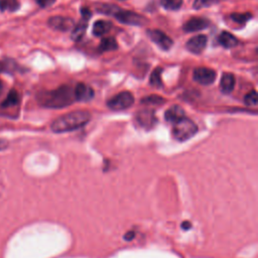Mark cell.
<instances>
[{
    "mask_svg": "<svg viewBox=\"0 0 258 258\" xmlns=\"http://www.w3.org/2000/svg\"><path fill=\"white\" fill-rule=\"evenodd\" d=\"M39 104L46 108L59 109L68 107L75 101L74 89L69 86H60L52 91H44L38 94Z\"/></svg>",
    "mask_w": 258,
    "mask_h": 258,
    "instance_id": "6da1fadb",
    "label": "cell"
},
{
    "mask_svg": "<svg viewBox=\"0 0 258 258\" xmlns=\"http://www.w3.org/2000/svg\"><path fill=\"white\" fill-rule=\"evenodd\" d=\"M91 120V113L86 110H78L67 113L56 118L50 125L54 133L75 131L84 127Z\"/></svg>",
    "mask_w": 258,
    "mask_h": 258,
    "instance_id": "7a4b0ae2",
    "label": "cell"
},
{
    "mask_svg": "<svg viewBox=\"0 0 258 258\" xmlns=\"http://www.w3.org/2000/svg\"><path fill=\"white\" fill-rule=\"evenodd\" d=\"M198 132L197 124L185 116L173 123L172 136L177 141H186Z\"/></svg>",
    "mask_w": 258,
    "mask_h": 258,
    "instance_id": "3957f363",
    "label": "cell"
},
{
    "mask_svg": "<svg viewBox=\"0 0 258 258\" xmlns=\"http://www.w3.org/2000/svg\"><path fill=\"white\" fill-rule=\"evenodd\" d=\"M134 103V96L132 93L128 91L121 92L114 97H112L108 102L107 106L114 111H120V110H125L129 107H131Z\"/></svg>",
    "mask_w": 258,
    "mask_h": 258,
    "instance_id": "277c9868",
    "label": "cell"
},
{
    "mask_svg": "<svg viewBox=\"0 0 258 258\" xmlns=\"http://www.w3.org/2000/svg\"><path fill=\"white\" fill-rule=\"evenodd\" d=\"M115 18L125 24H130V25H143L144 23L147 22V19L138 13H135L133 11H128V10H123L117 7L115 12L113 13Z\"/></svg>",
    "mask_w": 258,
    "mask_h": 258,
    "instance_id": "5b68a950",
    "label": "cell"
},
{
    "mask_svg": "<svg viewBox=\"0 0 258 258\" xmlns=\"http://www.w3.org/2000/svg\"><path fill=\"white\" fill-rule=\"evenodd\" d=\"M216 78H217L216 72L213 69L205 68V67L195 69L194 74H192L194 81H196L197 83L204 85V86L213 84L215 82Z\"/></svg>",
    "mask_w": 258,
    "mask_h": 258,
    "instance_id": "8992f818",
    "label": "cell"
},
{
    "mask_svg": "<svg viewBox=\"0 0 258 258\" xmlns=\"http://www.w3.org/2000/svg\"><path fill=\"white\" fill-rule=\"evenodd\" d=\"M147 35L149 36L151 41H153L159 48H161L163 50L169 49L173 44L172 39L161 30L148 29L147 30Z\"/></svg>",
    "mask_w": 258,
    "mask_h": 258,
    "instance_id": "52a82bcc",
    "label": "cell"
},
{
    "mask_svg": "<svg viewBox=\"0 0 258 258\" xmlns=\"http://www.w3.org/2000/svg\"><path fill=\"white\" fill-rule=\"evenodd\" d=\"M47 24L49 27H51L54 30L58 31H68L72 30L75 26L74 20L71 17L67 16H60V15H54L51 16L47 20Z\"/></svg>",
    "mask_w": 258,
    "mask_h": 258,
    "instance_id": "ba28073f",
    "label": "cell"
},
{
    "mask_svg": "<svg viewBox=\"0 0 258 258\" xmlns=\"http://www.w3.org/2000/svg\"><path fill=\"white\" fill-rule=\"evenodd\" d=\"M208 42V37L205 34H198L188 39L185 43V47L191 53H201L206 47Z\"/></svg>",
    "mask_w": 258,
    "mask_h": 258,
    "instance_id": "9c48e42d",
    "label": "cell"
},
{
    "mask_svg": "<svg viewBox=\"0 0 258 258\" xmlns=\"http://www.w3.org/2000/svg\"><path fill=\"white\" fill-rule=\"evenodd\" d=\"M210 25V21L204 17H191L182 26L185 32H195L203 30Z\"/></svg>",
    "mask_w": 258,
    "mask_h": 258,
    "instance_id": "30bf717a",
    "label": "cell"
},
{
    "mask_svg": "<svg viewBox=\"0 0 258 258\" xmlns=\"http://www.w3.org/2000/svg\"><path fill=\"white\" fill-rule=\"evenodd\" d=\"M75 100L80 102H88L93 99L94 91L91 87L87 86L84 83H79L74 89Z\"/></svg>",
    "mask_w": 258,
    "mask_h": 258,
    "instance_id": "8fae6325",
    "label": "cell"
},
{
    "mask_svg": "<svg viewBox=\"0 0 258 258\" xmlns=\"http://www.w3.org/2000/svg\"><path fill=\"white\" fill-rule=\"evenodd\" d=\"M136 120L142 127H144L146 129L151 128L155 122L154 112L149 109L141 110L136 114Z\"/></svg>",
    "mask_w": 258,
    "mask_h": 258,
    "instance_id": "7c38bea8",
    "label": "cell"
},
{
    "mask_svg": "<svg viewBox=\"0 0 258 258\" xmlns=\"http://www.w3.org/2000/svg\"><path fill=\"white\" fill-rule=\"evenodd\" d=\"M184 116L185 115H184L183 109L178 105H172L164 113V119L170 123H175L176 121H178Z\"/></svg>",
    "mask_w": 258,
    "mask_h": 258,
    "instance_id": "4fadbf2b",
    "label": "cell"
},
{
    "mask_svg": "<svg viewBox=\"0 0 258 258\" xmlns=\"http://www.w3.org/2000/svg\"><path fill=\"white\" fill-rule=\"evenodd\" d=\"M235 77L231 73H224L221 82H220V89L224 94H230L235 87Z\"/></svg>",
    "mask_w": 258,
    "mask_h": 258,
    "instance_id": "5bb4252c",
    "label": "cell"
},
{
    "mask_svg": "<svg viewBox=\"0 0 258 258\" xmlns=\"http://www.w3.org/2000/svg\"><path fill=\"white\" fill-rule=\"evenodd\" d=\"M218 41L222 46L226 48H232L238 44L237 37L229 31H222L218 37Z\"/></svg>",
    "mask_w": 258,
    "mask_h": 258,
    "instance_id": "9a60e30c",
    "label": "cell"
},
{
    "mask_svg": "<svg viewBox=\"0 0 258 258\" xmlns=\"http://www.w3.org/2000/svg\"><path fill=\"white\" fill-rule=\"evenodd\" d=\"M112 28V23L107 20H97L93 25V34L96 36H102L106 34Z\"/></svg>",
    "mask_w": 258,
    "mask_h": 258,
    "instance_id": "2e32d148",
    "label": "cell"
},
{
    "mask_svg": "<svg viewBox=\"0 0 258 258\" xmlns=\"http://www.w3.org/2000/svg\"><path fill=\"white\" fill-rule=\"evenodd\" d=\"M87 30V20L83 19L82 22L78 23L77 25L74 26V28L72 29V34H71V38L75 41H79L83 38V36L85 35Z\"/></svg>",
    "mask_w": 258,
    "mask_h": 258,
    "instance_id": "e0dca14e",
    "label": "cell"
},
{
    "mask_svg": "<svg viewBox=\"0 0 258 258\" xmlns=\"http://www.w3.org/2000/svg\"><path fill=\"white\" fill-rule=\"evenodd\" d=\"M118 47V43L113 37H105L101 40L99 44V49L101 51H111L115 50Z\"/></svg>",
    "mask_w": 258,
    "mask_h": 258,
    "instance_id": "ac0fdd59",
    "label": "cell"
},
{
    "mask_svg": "<svg viewBox=\"0 0 258 258\" xmlns=\"http://www.w3.org/2000/svg\"><path fill=\"white\" fill-rule=\"evenodd\" d=\"M19 103V94L16 90H11L6 99L4 100V102L2 103V107H11V106H15Z\"/></svg>",
    "mask_w": 258,
    "mask_h": 258,
    "instance_id": "d6986e66",
    "label": "cell"
},
{
    "mask_svg": "<svg viewBox=\"0 0 258 258\" xmlns=\"http://www.w3.org/2000/svg\"><path fill=\"white\" fill-rule=\"evenodd\" d=\"M161 72L162 69L157 67L153 70V72L150 75V79H149V83L151 86L155 87V88H160L162 87V82H161Z\"/></svg>",
    "mask_w": 258,
    "mask_h": 258,
    "instance_id": "ffe728a7",
    "label": "cell"
},
{
    "mask_svg": "<svg viewBox=\"0 0 258 258\" xmlns=\"http://www.w3.org/2000/svg\"><path fill=\"white\" fill-rule=\"evenodd\" d=\"M141 103L145 104V105H150V106H152V105L157 106V105H161V104L165 103V99L158 95H150V96L143 98L141 100Z\"/></svg>",
    "mask_w": 258,
    "mask_h": 258,
    "instance_id": "44dd1931",
    "label": "cell"
},
{
    "mask_svg": "<svg viewBox=\"0 0 258 258\" xmlns=\"http://www.w3.org/2000/svg\"><path fill=\"white\" fill-rule=\"evenodd\" d=\"M19 7L18 0H0V9L2 11H15Z\"/></svg>",
    "mask_w": 258,
    "mask_h": 258,
    "instance_id": "7402d4cb",
    "label": "cell"
},
{
    "mask_svg": "<svg viewBox=\"0 0 258 258\" xmlns=\"http://www.w3.org/2000/svg\"><path fill=\"white\" fill-rule=\"evenodd\" d=\"M160 4L167 10H177L182 5V0H160Z\"/></svg>",
    "mask_w": 258,
    "mask_h": 258,
    "instance_id": "603a6c76",
    "label": "cell"
},
{
    "mask_svg": "<svg viewBox=\"0 0 258 258\" xmlns=\"http://www.w3.org/2000/svg\"><path fill=\"white\" fill-rule=\"evenodd\" d=\"M224 0H195L192 3V7L197 10L202 9V8H206L215 4H218L220 2H222Z\"/></svg>",
    "mask_w": 258,
    "mask_h": 258,
    "instance_id": "cb8c5ba5",
    "label": "cell"
},
{
    "mask_svg": "<svg viewBox=\"0 0 258 258\" xmlns=\"http://www.w3.org/2000/svg\"><path fill=\"white\" fill-rule=\"evenodd\" d=\"M251 17H252L251 13H232L231 14V19L240 24L246 23L249 19H251Z\"/></svg>",
    "mask_w": 258,
    "mask_h": 258,
    "instance_id": "d4e9b609",
    "label": "cell"
},
{
    "mask_svg": "<svg viewBox=\"0 0 258 258\" xmlns=\"http://www.w3.org/2000/svg\"><path fill=\"white\" fill-rule=\"evenodd\" d=\"M257 102H258V98H257V93L255 90H251L244 97V103L248 106H256Z\"/></svg>",
    "mask_w": 258,
    "mask_h": 258,
    "instance_id": "484cf974",
    "label": "cell"
},
{
    "mask_svg": "<svg viewBox=\"0 0 258 258\" xmlns=\"http://www.w3.org/2000/svg\"><path fill=\"white\" fill-rule=\"evenodd\" d=\"M80 11H81V14H82V16H83V19H85V20L88 21V20L91 18L92 12H91V10H90L88 7H82Z\"/></svg>",
    "mask_w": 258,
    "mask_h": 258,
    "instance_id": "4316f807",
    "label": "cell"
},
{
    "mask_svg": "<svg viewBox=\"0 0 258 258\" xmlns=\"http://www.w3.org/2000/svg\"><path fill=\"white\" fill-rule=\"evenodd\" d=\"M35 2H36L40 7L45 8V7H48V6L52 5V4L55 2V0H35Z\"/></svg>",
    "mask_w": 258,
    "mask_h": 258,
    "instance_id": "83f0119b",
    "label": "cell"
},
{
    "mask_svg": "<svg viewBox=\"0 0 258 258\" xmlns=\"http://www.w3.org/2000/svg\"><path fill=\"white\" fill-rule=\"evenodd\" d=\"M7 146H8V141L3 138H0V151L6 149Z\"/></svg>",
    "mask_w": 258,
    "mask_h": 258,
    "instance_id": "f1b7e54d",
    "label": "cell"
},
{
    "mask_svg": "<svg viewBox=\"0 0 258 258\" xmlns=\"http://www.w3.org/2000/svg\"><path fill=\"white\" fill-rule=\"evenodd\" d=\"M134 237H135V233H134V232H132V231L128 232V233L124 236L125 240H132Z\"/></svg>",
    "mask_w": 258,
    "mask_h": 258,
    "instance_id": "f546056e",
    "label": "cell"
},
{
    "mask_svg": "<svg viewBox=\"0 0 258 258\" xmlns=\"http://www.w3.org/2000/svg\"><path fill=\"white\" fill-rule=\"evenodd\" d=\"M181 227H182V229H183V230H188V229L191 227V225H190V223H189V222L184 221V222L182 223Z\"/></svg>",
    "mask_w": 258,
    "mask_h": 258,
    "instance_id": "4dcf8cb0",
    "label": "cell"
},
{
    "mask_svg": "<svg viewBox=\"0 0 258 258\" xmlns=\"http://www.w3.org/2000/svg\"><path fill=\"white\" fill-rule=\"evenodd\" d=\"M2 88H3V85H2V82L0 81V92L2 91Z\"/></svg>",
    "mask_w": 258,
    "mask_h": 258,
    "instance_id": "1f68e13d",
    "label": "cell"
},
{
    "mask_svg": "<svg viewBox=\"0 0 258 258\" xmlns=\"http://www.w3.org/2000/svg\"><path fill=\"white\" fill-rule=\"evenodd\" d=\"M3 70V64L0 62V72Z\"/></svg>",
    "mask_w": 258,
    "mask_h": 258,
    "instance_id": "d6a6232c",
    "label": "cell"
}]
</instances>
